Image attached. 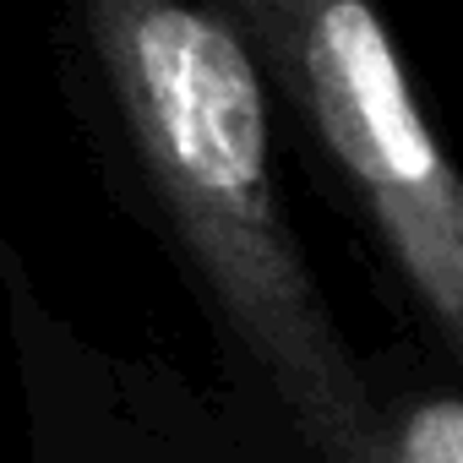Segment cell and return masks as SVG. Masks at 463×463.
I'll use <instances>...</instances> for the list:
<instances>
[{"instance_id": "3957f363", "label": "cell", "mask_w": 463, "mask_h": 463, "mask_svg": "<svg viewBox=\"0 0 463 463\" xmlns=\"http://www.w3.org/2000/svg\"><path fill=\"white\" fill-rule=\"evenodd\" d=\"M371 463H463V409L452 392H420L403 409H382Z\"/></svg>"}, {"instance_id": "7a4b0ae2", "label": "cell", "mask_w": 463, "mask_h": 463, "mask_svg": "<svg viewBox=\"0 0 463 463\" xmlns=\"http://www.w3.org/2000/svg\"><path fill=\"white\" fill-rule=\"evenodd\" d=\"M235 23L322 175L441 338L463 344V185L398 61L382 0H207Z\"/></svg>"}, {"instance_id": "6da1fadb", "label": "cell", "mask_w": 463, "mask_h": 463, "mask_svg": "<svg viewBox=\"0 0 463 463\" xmlns=\"http://www.w3.org/2000/svg\"><path fill=\"white\" fill-rule=\"evenodd\" d=\"M77 82L207 311L311 463H371L382 403L338 333L273 175V88L207 0H66Z\"/></svg>"}]
</instances>
